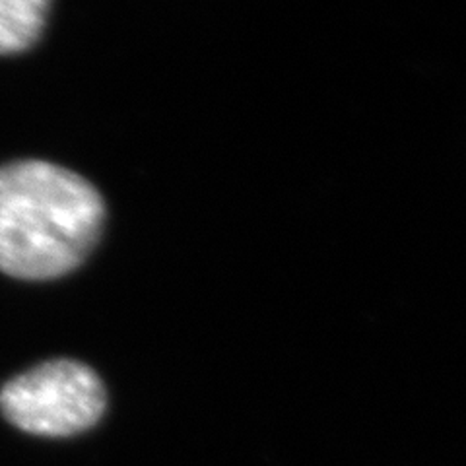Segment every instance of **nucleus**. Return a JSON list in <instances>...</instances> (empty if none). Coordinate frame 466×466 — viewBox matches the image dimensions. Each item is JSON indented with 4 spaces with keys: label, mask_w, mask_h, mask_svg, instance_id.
Returning a JSON list of instances; mask_svg holds the SVG:
<instances>
[{
    "label": "nucleus",
    "mask_w": 466,
    "mask_h": 466,
    "mask_svg": "<svg viewBox=\"0 0 466 466\" xmlns=\"http://www.w3.org/2000/svg\"><path fill=\"white\" fill-rule=\"evenodd\" d=\"M106 222L97 188L43 159L0 166V272L53 280L78 268Z\"/></svg>",
    "instance_id": "1"
},
{
    "label": "nucleus",
    "mask_w": 466,
    "mask_h": 466,
    "mask_svg": "<svg viewBox=\"0 0 466 466\" xmlns=\"http://www.w3.org/2000/svg\"><path fill=\"white\" fill-rule=\"evenodd\" d=\"M106 400L96 371L75 360L41 363L0 390V410L12 424L46 437L90 430L104 414Z\"/></svg>",
    "instance_id": "2"
},
{
    "label": "nucleus",
    "mask_w": 466,
    "mask_h": 466,
    "mask_svg": "<svg viewBox=\"0 0 466 466\" xmlns=\"http://www.w3.org/2000/svg\"><path fill=\"white\" fill-rule=\"evenodd\" d=\"M51 0H0V55L27 51L46 29Z\"/></svg>",
    "instance_id": "3"
}]
</instances>
